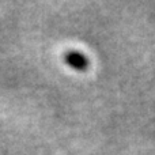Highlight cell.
Here are the masks:
<instances>
[{
  "mask_svg": "<svg viewBox=\"0 0 155 155\" xmlns=\"http://www.w3.org/2000/svg\"><path fill=\"white\" fill-rule=\"evenodd\" d=\"M65 61L71 65L72 68L75 70H79V71H83L87 68V64H88V60L87 57L84 56L83 53L80 52H76V51H70L65 53Z\"/></svg>",
  "mask_w": 155,
  "mask_h": 155,
  "instance_id": "obj_1",
  "label": "cell"
}]
</instances>
